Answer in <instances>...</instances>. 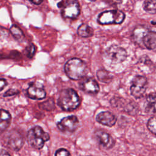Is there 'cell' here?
Here are the masks:
<instances>
[{
    "label": "cell",
    "mask_w": 156,
    "mask_h": 156,
    "mask_svg": "<svg viewBox=\"0 0 156 156\" xmlns=\"http://www.w3.org/2000/svg\"><path fill=\"white\" fill-rule=\"evenodd\" d=\"M57 103L62 110L70 112L76 109L79 107L80 103V99L74 90L66 88L60 91Z\"/></svg>",
    "instance_id": "cell-1"
},
{
    "label": "cell",
    "mask_w": 156,
    "mask_h": 156,
    "mask_svg": "<svg viewBox=\"0 0 156 156\" xmlns=\"http://www.w3.org/2000/svg\"><path fill=\"white\" fill-rule=\"evenodd\" d=\"M133 36L136 42L142 44L147 49H156V32L143 26H138L133 30Z\"/></svg>",
    "instance_id": "cell-2"
},
{
    "label": "cell",
    "mask_w": 156,
    "mask_h": 156,
    "mask_svg": "<svg viewBox=\"0 0 156 156\" xmlns=\"http://www.w3.org/2000/svg\"><path fill=\"white\" fill-rule=\"evenodd\" d=\"M64 69L67 76L73 80L82 79L86 75L87 71L85 63L77 58H73L67 61Z\"/></svg>",
    "instance_id": "cell-3"
},
{
    "label": "cell",
    "mask_w": 156,
    "mask_h": 156,
    "mask_svg": "<svg viewBox=\"0 0 156 156\" xmlns=\"http://www.w3.org/2000/svg\"><path fill=\"white\" fill-rule=\"evenodd\" d=\"M49 138V135L38 126L31 128L27 132V140L29 144L37 149H41L45 142Z\"/></svg>",
    "instance_id": "cell-4"
},
{
    "label": "cell",
    "mask_w": 156,
    "mask_h": 156,
    "mask_svg": "<svg viewBox=\"0 0 156 156\" xmlns=\"http://www.w3.org/2000/svg\"><path fill=\"white\" fill-rule=\"evenodd\" d=\"M58 7L61 10L63 17L74 19L80 13V5L77 0H62Z\"/></svg>",
    "instance_id": "cell-5"
},
{
    "label": "cell",
    "mask_w": 156,
    "mask_h": 156,
    "mask_svg": "<svg viewBox=\"0 0 156 156\" xmlns=\"http://www.w3.org/2000/svg\"><path fill=\"white\" fill-rule=\"evenodd\" d=\"M125 18L124 13L118 10H111L101 13L98 21L101 24H121Z\"/></svg>",
    "instance_id": "cell-6"
},
{
    "label": "cell",
    "mask_w": 156,
    "mask_h": 156,
    "mask_svg": "<svg viewBox=\"0 0 156 156\" xmlns=\"http://www.w3.org/2000/svg\"><path fill=\"white\" fill-rule=\"evenodd\" d=\"M104 55L107 59L114 63H119L124 62L127 56L125 49L115 44L108 47L105 50Z\"/></svg>",
    "instance_id": "cell-7"
},
{
    "label": "cell",
    "mask_w": 156,
    "mask_h": 156,
    "mask_svg": "<svg viewBox=\"0 0 156 156\" xmlns=\"http://www.w3.org/2000/svg\"><path fill=\"white\" fill-rule=\"evenodd\" d=\"M147 85V79L143 76H135L132 82L130 91L131 94L135 98H140L146 92Z\"/></svg>",
    "instance_id": "cell-8"
},
{
    "label": "cell",
    "mask_w": 156,
    "mask_h": 156,
    "mask_svg": "<svg viewBox=\"0 0 156 156\" xmlns=\"http://www.w3.org/2000/svg\"><path fill=\"white\" fill-rule=\"evenodd\" d=\"M79 120L74 115L68 116L62 118L58 123L57 127L63 132H74L79 126Z\"/></svg>",
    "instance_id": "cell-9"
},
{
    "label": "cell",
    "mask_w": 156,
    "mask_h": 156,
    "mask_svg": "<svg viewBox=\"0 0 156 156\" xmlns=\"http://www.w3.org/2000/svg\"><path fill=\"white\" fill-rule=\"evenodd\" d=\"M94 137L100 146L105 149H109L113 147L115 141L112 136L107 132L102 130H98L94 132Z\"/></svg>",
    "instance_id": "cell-10"
},
{
    "label": "cell",
    "mask_w": 156,
    "mask_h": 156,
    "mask_svg": "<svg viewBox=\"0 0 156 156\" xmlns=\"http://www.w3.org/2000/svg\"><path fill=\"white\" fill-rule=\"evenodd\" d=\"M79 88L83 92L88 94H96L99 91L98 83L91 77L83 79L79 83Z\"/></svg>",
    "instance_id": "cell-11"
},
{
    "label": "cell",
    "mask_w": 156,
    "mask_h": 156,
    "mask_svg": "<svg viewBox=\"0 0 156 156\" xmlns=\"http://www.w3.org/2000/svg\"><path fill=\"white\" fill-rule=\"evenodd\" d=\"M96 120L100 124L112 127L115 124L116 122V117L110 112H102L97 115Z\"/></svg>",
    "instance_id": "cell-12"
},
{
    "label": "cell",
    "mask_w": 156,
    "mask_h": 156,
    "mask_svg": "<svg viewBox=\"0 0 156 156\" xmlns=\"http://www.w3.org/2000/svg\"><path fill=\"white\" fill-rule=\"evenodd\" d=\"M6 144L9 148L14 151H18L23 144V138L17 132H11L7 138Z\"/></svg>",
    "instance_id": "cell-13"
},
{
    "label": "cell",
    "mask_w": 156,
    "mask_h": 156,
    "mask_svg": "<svg viewBox=\"0 0 156 156\" xmlns=\"http://www.w3.org/2000/svg\"><path fill=\"white\" fill-rule=\"evenodd\" d=\"M28 96L33 99H43L46 97V93L45 90L38 86L32 83L27 90Z\"/></svg>",
    "instance_id": "cell-14"
},
{
    "label": "cell",
    "mask_w": 156,
    "mask_h": 156,
    "mask_svg": "<svg viewBox=\"0 0 156 156\" xmlns=\"http://www.w3.org/2000/svg\"><path fill=\"white\" fill-rule=\"evenodd\" d=\"M138 68L146 74H150L154 70V65L150 58L146 55L141 56L137 63Z\"/></svg>",
    "instance_id": "cell-15"
},
{
    "label": "cell",
    "mask_w": 156,
    "mask_h": 156,
    "mask_svg": "<svg viewBox=\"0 0 156 156\" xmlns=\"http://www.w3.org/2000/svg\"><path fill=\"white\" fill-rule=\"evenodd\" d=\"M11 116L6 110L0 109V133L5 131L10 124Z\"/></svg>",
    "instance_id": "cell-16"
},
{
    "label": "cell",
    "mask_w": 156,
    "mask_h": 156,
    "mask_svg": "<svg viewBox=\"0 0 156 156\" xmlns=\"http://www.w3.org/2000/svg\"><path fill=\"white\" fill-rule=\"evenodd\" d=\"M146 110L156 114V92L151 93L146 98Z\"/></svg>",
    "instance_id": "cell-17"
},
{
    "label": "cell",
    "mask_w": 156,
    "mask_h": 156,
    "mask_svg": "<svg viewBox=\"0 0 156 156\" xmlns=\"http://www.w3.org/2000/svg\"><path fill=\"white\" fill-rule=\"evenodd\" d=\"M96 76L100 82L105 83H110L113 78L112 74L105 69L98 70L96 73Z\"/></svg>",
    "instance_id": "cell-18"
},
{
    "label": "cell",
    "mask_w": 156,
    "mask_h": 156,
    "mask_svg": "<svg viewBox=\"0 0 156 156\" xmlns=\"http://www.w3.org/2000/svg\"><path fill=\"white\" fill-rule=\"evenodd\" d=\"M77 34L82 37H90L93 35V29L88 24H82L78 27Z\"/></svg>",
    "instance_id": "cell-19"
},
{
    "label": "cell",
    "mask_w": 156,
    "mask_h": 156,
    "mask_svg": "<svg viewBox=\"0 0 156 156\" xmlns=\"http://www.w3.org/2000/svg\"><path fill=\"white\" fill-rule=\"evenodd\" d=\"M10 32L13 37L19 42H22L24 40V35L23 31L16 25H13L10 29Z\"/></svg>",
    "instance_id": "cell-20"
},
{
    "label": "cell",
    "mask_w": 156,
    "mask_h": 156,
    "mask_svg": "<svg viewBox=\"0 0 156 156\" xmlns=\"http://www.w3.org/2000/svg\"><path fill=\"white\" fill-rule=\"evenodd\" d=\"M143 6L146 12L151 14L156 13V0H145Z\"/></svg>",
    "instance_id": "cell-21"
},
{
    "label": "cell",
    "mask_w": 156,
    "mask_h": 156,
    "mask_svg": "<svg viewBox=\"0 0 156 156\" xmlns=\"http://www.w3.org/2000/svg\"><path fill=\"white\" fill-rule=\"evenodd\" d=\"M35 51H36V48L35 45L32 43H30L26 47L24 51V53L28 58H31L34 55Z\"/></svg>",
    "instance_id": "cell-22"
},
{
    "label": "cell",
    "mask_w": 156,
    "mask_h": 156,
    "mask_svg": "<svg viewBox=\"0 0 156 156\" xmlns=\"http://www.w3.org/2000/svg\"><path fill=\"white\" fill-rule=\"evenodd\" d=\"M147 126L148 129L156 135V117L151 118L147 121Z\"/></svg>",
    "instance_id": "cell-23"
},
{
    "label": "cell",
    "mask_w": 156,
    "mask_h": 156,
    "mask_svg": "<svg viewBox=\"0 0 156 156\" xmlns=\"http://www.w3.org/2000/svg\"><path fill=\"white\" fill-rule=\"evenodd\" d=\"M55 155L56 156H68L70 155V153L64 148H60L56 151L55 153Z\"/></svg>",
    "instance_id": "cell-24"
},
{
    "label": "cell",
    "mask_w": 156,
    "mask_h": 156,
    "mask_svg": "<svg viewBox=\"0 0 156 156\" xmlns=\"http://www.w3.org/2000/svg\"><path fill=\"white\" fill-rule=\"evenodd\" d=\"M18 93H19V91L18 90L10 89L5 92V93L4 94V96L7 97V96H13V95H15V94H16Z\"/></svg>",
    "instance_id": "cell-25"
},
{
    "label": "cell",
    "mask_w": 156,
    "mask_h": 156,
    "mask_svg": "<svg viewBox=\"0 0 156 156\" xmlns=\"http://www.w3.org/2000/svg\"><path fill=\"white\" fill-rule=\"evenodd\" d=\"M7 85V82L5 79H0V91H1L5 87H6Z\"/></svg>",
    "instance_id": "cell-26"
},
{
    "label": "cell",
    "mask_w": 156,
    "mask_h": 156,
    "mask_svg": "<svg viewBox=\"0 0 156 156\" xmlns=\"http://www.w3.org/2000/svg\"><path fill=\"white\" fill-rule=\"evenodd\" d=\"M32 3L34 4H36V5H38V4H40L43 1V0H29Z\"/></svg>",
    "instance_id": "cell-27"
},
{
    "label": "cell",
    "mask_w": 156,
    "mask_h": 156,
    "mask_svg": "<svg viewBox=\"0 0 156 156\" xmlns=\"http://www.w3.org/2000/svg\"><path fill=\"white\" fill-rule=\"evenodd\" d=\"M110 2H112V3L113 4H119V3H121V0H109Z\"/></svg>",
    "instance_id": "cell-28"
},
{
    "label": "cell",
    "mask_w": 156,
    "mask_h": 156,
    "mask_svg": "<svg viewBox=\"0 0 156 156\" xmlns=\"http://www.w3.org/2000/svg\"><path fill=\"white\" fill-rule=\"evenodd\" d=\"M89 1H95L96 0H89Z\"/></svg>",
    "instance_id": "cell-29"
}]
</instances>
